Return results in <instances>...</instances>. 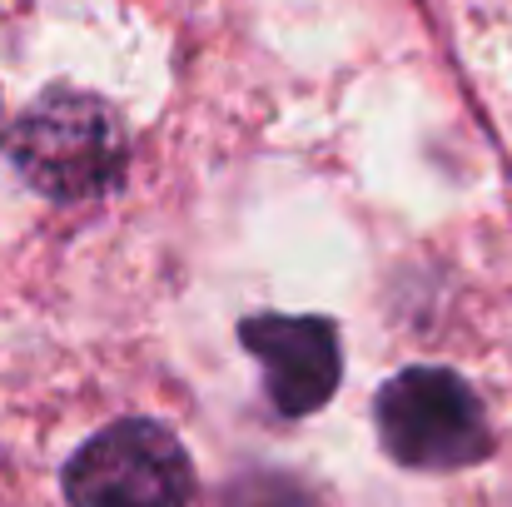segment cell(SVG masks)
Returning a JSON list of instances; mask_svg holds the SVG:
<instances>
[{
  "label": "cell",
  "instance_id": "obj_1",
  "mask_svg": "<svg viewBox=\"0 0 512 507\" xmlns=\"http://www.w3.org/2000/svg\"><path fill=\"white\" fill-rule=\"evenodd\" d=\"M10 160L45 199L110 194L130 165V135L120 115L85 90H45L10 130Z\"/></svg>",
  "mask_w": 512,
  "mask_h": 507
},
{
  "label": "cell",
  "instance_id": "obj_2",
  "mask_svg": "<svg viewBox=\"0 0 512 507\" xmlns=\"http://www.w3.org/2000/svg\"><path fill=\"white\" fill-rule=\"evenodd\" d=\"M383 453L398 468L458 473L493 453V428L478 393L448 368H403L373 403Z\"/></svg>",
  "mask_w": 512,
  "mask_h": 507
},
{
  "label": "cell",
  "instance_id": "obj_3",
  "mask_svg": "<svg viewBox=\"0 0 512 507\" xmlns=\"http://www.w3.org/2000/svg\"><path fill=\"white\" fill-rule=\"evenodd\" d=\"M189 488L179 438L150 418L110 423L65 468L70 507H189Z\"/></svg>",
  "mask_w": 512,
  "mask_h": 507
},
{
  "label": "cell",
  "instance_id": "obj_4",
  "mask_svg": "<svg viewBox=\"0 0 512 507\" xmlns=\"http://www.w3.org/2000/svg\"><path fill=\"white\" fill-rule=\"evenodd\" d=\"M239 338L254 353V363L264 368L269 403L284 418L319 413L334 398L343 373L334 319H319V314H249L239 324Z\"/></svg>",
  "mask_w": 512,
  "mask_h": 507
},
{
  "label": "cell",
  "instance_id": "obj_5",
  "mask_svg": "<svg viewBox=\"0 0 512 507\" xmlns=\"http://www.w3.org/2000/svg\"><path fill=\"white\" fill-rule=\"evenodd\" d=\"M224 507H314V503H309V493L299 483L269 473V478H244L239 488H229Z\"/></svg>",
  "mask_w": 512,
  "mask_h": 507
}]
</instances>
